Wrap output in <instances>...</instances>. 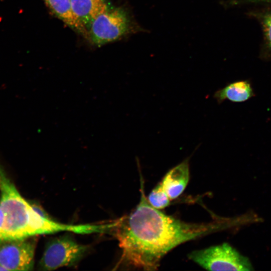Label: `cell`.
I'll return each mask as SVG.
<instances>
[{
  "label": "cell",
  "instance_id": "6da1fadb",
  "mask_svg": "<svg viewBox=\"0 0 271 271\" xmlns=\"http://www.w3.org/2000/svg\"><path fill=\"white\" fill-rule=\"evenodd\" d=\"M143 183L139 204L129 215L117 219L112 230L122 251L120 263L155 270L173 248L219 228L216 223H188L162 212L148 202Z\"/></svg>",
  "mask_w": 271,
  "mask_h": 271
},
{
  "label": "cell",
  "instance_id": "7a4b0ae2",
  "mask_svg": "<svg viewBox=\"0 0 271 271\" xmlns=\"http://www.w3.org/2000/svg\"><path fill=\"white\" fill-rule=\"evenodd\" d=\"M0 211L3 219L1 241L63 231L81 234L85 230L83 224L61 223L41 215L1 168Z\"/></svg>",
  "mask_w": 271,
  "mask_h": 271
},
{
  "label": "cell",
  "instance_id": "3957f363",
  "mask_svg": "<svg viewBox=\"0 0 271 271\" xmlns=\"http://www.w3.org/2000/svg\"><path fill=\"white\" fill-rule=\"evenodd\" d=\"M189 258L210 270H253L249 259L227 243L193 251Z\"/></svg>",
  "mask_w": 271,
  "mask_h": 271
},
{
  "label": "cell",
  "instance_id": "277c9868",
  "mask_svg": "<svg viewBox=\"0 0 271 271\" xmlns=\"http://www.w3.org/2000/svg\"><path fill=\"white\" fill-rule=\"evenodd\" d=\"M87 245L78 243L69 235L51 239L40 261L43 270H52L77 263L87 251Z\"/></svg>",
  "mask_w": 271,
  "mask_h": 271
},
{
  "label": "cell",
  "instance_id": "5b68a950",
  "mask_svg": "<svg viewBox=\"0 0 271 271\" xmlns=\"http://www.w3.org/2000/svg\"><path fill=\"white\" fill-rule=\"evenodd\" d=\"M129 27L126 12L111 7L98 16L88 29L89 40L97 46L114 41L125 34Z\"/></svg>",
  "mask_w": 271,
  "mask_h": 271
},
{
  "label": "cell",
  "instance_id": "8992f818",
  "mask_svg": "<svg viewBox=\"0 0 271 271\" xmlns=\"http://www.w3.org/2000/svg\"><path fill=\"white\" fill-rule=\"evenodd\" d=\"M36 236L0 241V264L6 270H30L34 267Z\"/></svg>",
  "mask_w": 271,
  "mask_h": 271
},
{
  "label": "cell",
  "instance_id": "52a82bcc",
  "mask_svg": "<svg viewBox=\"0 0 271 271\" xmlns=\"http://www.w3.org/2000/svg\"><path fill=\"white\" fill-rule=\"evenodd\" d=\"M190 179L189 158L171 169L161 182L171 200L178 197L185 189Z\"/></svg>",
  "mask_w": 271,
  "mask_h": 271
},
{
  "label": "cell",
  "instance_id": "ba28073f",
  "mask_svg": "<svg viewBox=\"0 0 271 271\" xmlns=\"http://www.w3.org/2000/svg\"><path fill=\"white\" fill-rule=\"evenodd\" d=\"M51 12L72 30L89 40L87 28L74 14L70 0H43Z\"/></svg>",
  "mask_w": 271,
  "mask_h": 271
},
{
  "label": "cell",
  "instance_id": "9c48e42d",
  "mask_svg": "<svg viewBox=\"0 0 271 271\" xmlns=\"http://www.w3.org/2000/svg\"><path fill=\"white\" fill-rule=\"evenodd\" d=\"M70 1L74 14L87 29L98 16L112 7L107 0Z\"/></svg>",
  "mask_w": 271,
  "mask_h": 271
},
{
  "label": "cell",
  "instance_id": "30bf717a",
  "mask_svg": "<svg viewBox=\"0 0 271 271\" xmlns=\"http://www.w3.org/2000/svg\"><path fill=\"white\" fill-rule=\"evenodd\" d=\"M254 96L251 83L247 80L234 81L217 90L213 97L220 104L228 100L232 102H245Z\"/></svg>",
  "mask_w": 271,
  "mask_h": 271
},
{
  "label": "cell",
  "instance_id": "8fae6325",
  "mask_svg": "<svg viewBox=\"0 0 271 271\" xmlns=\"http://www.w3.org/2000/svg\"><path fill=\"white\" fill-rule=\"evenodd\" d=\"M147 199L153 207L158 209H163L168 206L171 200L164 189L161 182L152 190Z\"/></svg>",
  "mask_w": 271,
  "mask_h": 271
},
{
  "label": "cell",
  "instance_id": "7c38bea8",
  "mask_svg": "<svg viewBox=\"0 0 271 271\" xmlns=\"http://www.w3.org/2000/svg\"><path fill=\"white\" fill-rule=\"evenodd\" d=\"M261 24L266 44L271 49V12L263 16Z\"/></svg>",
  "mask_w": 271,
  "mask_h": 271
},
{
  "label": "cell",
  "instance_id": "4fadbf2b",
  "mask_svg": "<svg viewBox=\"0 0 271 271\" xmlns=\"http://www.w3.org/2000/svg\"><path fill=\"white\" fill-rule=\"evenodd\" d=\"M250 3H271V0H248Z\"/></svg>",
  "mask_w": 271,
  "mask_h": 271
},
{
  "label": "cell",
  "instance_id": "5bb4252c",
  "mask_svg": "<svg viewBox=\"0 0 271 271\" xmlns=\"http://www.w3.org/2000/svg\"><path fill=\"white\" fill-rule=\"evenodd\" d=\"M2 223H3V219H2V213L0 211V241L1 240Z\"/></svg>",
  "mask_w": 271,
  "mask_h": 271
},
{
  "label": "cell",
  "instance_id": "9a60e30c",
  "mask_svg": "<svg viewBox=\"0 0 271 271\" xmlns=\"http://www.w3.org/2000/svg\"><path fill=\"white\" fill-rule=\"evenodd\" d=\"M0 270H6V269L0 264Z\"/></svg>",
  "mask_w": 271,
  "mask_h": 271
}]
</instances>
